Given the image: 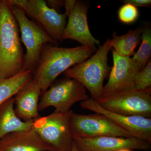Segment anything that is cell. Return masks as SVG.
<instances>
[{
    "label": "cell",
    "mask_w": 151,
    "mask_h": 151,
    "mask_svg": "<svg viewBox=\"0 0 151 151\" xmlns=\"http://www.w3.org/2000/svg\"><path fill=\"white\" fill-rule=\"evenodd\" d=\"M113 65L108 82L103 89L102 99L134 89L136 76L141 70L130 57L119 56L113 50Z\"/></svg>",
    "instance_id": "cell-11"
},
{
    "label": "cell",
    "mask_w": 151,
    "mask_h": 151,
    "mask_svg": "<svg viewBox=\"0 0 151 151\" xmlns=\"http://www.w3.org/2000/svg\"><path fill=\"white\" fill-rule=\"evenodd\" d=\"M118 151H134L133 150H129V149H123Z\"/></svg>",
    "instance_id": "cell-26"
},
{
    "label": "cell",
    "mask_w": 151,
    "mask_h": 151,
    "mask_svg": "<svg viewBox=\"0 0 151 151\" xmlns=\"http://www.w3.org/2000/svg\"><path fill=\"white\" fill-rule=\"evenodd\" d=\"M72 111L67 113L54 112L50 115L33 120L32 128L47 143L55 150L70 147L73 140L69 121Z\"/></svg>",
    "instance_id": "cell-9"
},
{
    "label": "cell",
    "mask_w": 151,
    "mask_h": 151,
    "mask_svg": "<svg viewBox=\"0 0 151 151\" xmlns=\"http://www.w3.org/2000/svg\"><path fill=\"white\" fill-rule=\"evenodd\" d=\"M29 70L21 72L13 77L0 81V105L13 97L25 84L33 78Z\"/></svg>",
    "instance_id": "cell-18"
},
{
    "label": "cell",
    "mask_w": 151,
    "mask_h": 151,
    "mask_svg": "<svg viewBox=\"0 0 151 151\" xmlns=\"http://www.w3.org/2000/svg\"><path fill=\"white\" fill-rule=\"evenodd\" d=\"M98 103L104 109L113 113L151 118V89L120 92L103 98Z\"/></svg>",
    "instance_id": "cell-8"
},
{
    "label": "cell",
    "mask_w": 151,
    "mask_h": 151,
    "mask_svg": "<svg viewBox=\"0 0 151 151\" xmlns=\"http://www.w3.org/2000/svg\"><path fill=\"white\" fill-rule=\"evenodd\" d=\"M69 127L73 139L105 136L133 137L108 117L98 113L84 115L77 114L72 111L69 119Z\"/></svg>",
    "instance_id": "cell-6"
},
{
    "label": "cell",
    "mask_w": 151,
    "mask_h": 151,
    "mask_svg": "<svg viewBox=\"0 0 151 151\" xmlns=\"http://www.w3.org/2000/svg\"><path fill=\"white\" fill-rule=\"evenodd\" d=\"M11 5L12 12L21 33V40L26 48L22 71L29 70L33 74L39 63L44 46L46 45L57 46L58 43L40 25L29 19L23 11Z\"/></svg>",
    "instance_id": "cell-4"
},
{
    "label": "cell",
    "mask_w": 151,
    "mask_h": 151,
    "mask_svg": "<svg viewBox=\"0 0 151 151\" xmlns=\"http://www.w3.org/2000/svg\"><path fill=\"white\" fill-rule=\"evenodd\" d=\"M71 148H72V147H70L65 148L59 149V150H55L52 151H71Z\"/></svg>",
    "instance_id": "cell-24"
},
{
    "label": "cell",
    "mask_w": 151,
    "mask_h": 151,
    "mask_svg": "<svg viewBox=\"0 0 151 151\" xmlns=\"http://www.w3.org/2000/svg\"><path fill=\"white\" fill-rule=\"evenodd\" d=\"M49 87L42 96L39 103V111L53 107L55 108L54 112L67 113L75 103L89 98L86 88L73 78L66 77L53 82Z\"/></svg>",
    "instance_id": "cell-5"
},
{
    "label": "cell",
    "mask_w": 151,
    "mask_h": 151,
    "mask_svg": "<svg viewBox=\"0 0 151 151\" xmlns=\"http://www.w3.org/2000/svg\"><path fill=\"white\" fill-rule=\"evenodd\" d=\"M32 127L28 130L12 132L0 139V151H52Z\"/></svg>",
    "instance_id": "cell-14"
},
{
    "label": "cell",
    "mask_w": 151,
    "mask_h": 151,
    "mask_svg": "<svg viewBox=\"0 0 151 151\" xmlns=\"http://www.w3.org/2000/svg\"><path fill=\"white\" fill-rule=\"evenodd\" d=\"M96 51L82 45L64 48L46 45L42 50L39 63L33 74V78L39 84L42 92H45L60 73L84 62Z\"/></svg>",
    "instance_id": "cell-2"
},
{
    "label": "cell",
    "mask_w": 151,
    "mask_h": 151,
    "mask_svg": "<svg viewBox=\"0 0 151 151\" xmlns=\"http://www.w3.org/2000/svg\"><path fill=\"white\" fill-rule=\"evenodd\" d=\"M151 61L150 59L146 66L136 76L134 83V89L143 91L151 89Z\"/></svg>",
    "instance_id": "cell-20"
},
{
    "label": "cell",
    "mask_w": 151,
    "mask_h": 151,
    "mask_svg": "<svg viewBox=\"0 0 151 151\" xmlns=\"http://www.w3.org/2000/svg\"><path fill=\"white\" fill-rule=\"evenodd\" d=\"M88 10V4L80 1H76L73 4L65 8L68 22L63 32V39L76 41L82 46L97 51L96 46H99L100 42L90 32L87 22Z\"/></svg>",
    "instance_id": "cell-10"
},
{
    "label": "cell",
    "mask_w": 151,
    "mask_h": 151,
    "mask_svg": "<svg viewBox=\"0 0 151 151\" xmlns=\"http://www.w3.org/2000/svg\"><path fill=\"white\" fill-rule=\"evenodd\" d=\"M45 1L49 7L53 9L58 12L62 7L64 6L65 3V1L61 0H47Z\"/></svg>",
    "instance_id": "cell-23"
},
{
    "label": "cell",
    "mask_w": 151,
    "mask_h": 151,
    "mask_svg": "<svg viewBox=\"0 0 151 151\" xmlns=\"http://www.w3.org/2000/svg\"><path fill=\"white\" fill-rule=\"evenodd\" d=\"M142 29L130 30L122 36H118L116 31L112 34L110 40L111 47L119 56L130 57L135 54V50L141 42Z\"/></svg>",
    "instance_id": "cell-17"
},
{
    "label": "cell",
    "mask_w": 151,
    "mask_h": 151,
    "mask_svg": "<svg viewBox=\"0 0 151 151\" xmlns=\"http://www.w3.org/2000/svg\"><path fill=\"white\" fill-rule=\"evenodd\" d=\"M9 0H0V81L22 71L24 54Z\"/></svg>",
    "instance_id": "cell-1"
},
{
    "label": "cell",
    "mask_w": 151,
    "mask_h": 151,
    "mask_svg": "<svg viewBox=\"0 0 151 151\" xmlns=\"http://www.w3.org/2000/svg\"><path fill=\"white\" fill-rule=\"evenodd\" d=\"M122 2L124 4H129L138 7H150L151 5V0H125L122 1Z\"/></svg>",
    "instance_id": "cell-22"
},
{
    "label": "cell",
    "mask_w": 151,
    "mask_h": 151,
    "mask_svg": "<svg viewBox=\"0 0 151 151\" xmlns=\"http://www.w3.org/2000/svg\"><path fill=\"white\" fill-rule=\"evenodd\" d=\"M71 151H79L78 150V149L76 148V146L74 145V143H73L72 145V148H71Z\"/></svg>",
    "instance_id": "cell-25"
},
{
    "label": "cell",
    "mask_w": 151,
    "mask_h": 151,
    "mask_svg": "<svg viewBox=\"0 0 151 151\" xmlns=\"http://www.w3.org/2000/svg\"><path fill=\"white\" fill-rule=\"evenodd\" d=\"M27 16L38 22L56 42H62L63 35L67 24L66 12L60 14L50 9L43 0H9Z\"/></svg>",
    "instance_id": "cell-7"
},
{
    "label": "cell",
    "mask_w": 151,
    "mask_h": 151,
    "mask_svg": "<svg viewBox=\"0 0 151 151\" xmlns=\"http://www.w3.org/2000/svg\"><path fill=\"white\" fill-rule=\"evenodd\" d=\"M73 140L79 151H118L123 149L149 151L151 149V142L133 137L105 136Z\"/></svg>",
    "instance_id": "cell-13"
},
{
    "label": "cell",
    "mask_w": 151,
    "mask_h": 151,
    "mask_svg": "<svg viewBox=\"0 0 151 151\" xmlns=\"http://www.w3.org/2000/svg\"><path fill=\"white\" fill-rule=\"evenodd\" d=\"M151 55V29L149 26L142 29L141 44L132 59L140 69H143L150 60Z\"/></svg>",
    "instance_id": "cell-19"
},
{
    "label": "cell",
    "mask_w": 151,
    "mask_h": 151,
    "mask_svg": "<svg viewBox=\"0 0 151 151\" xmlns=\"http://www.w3.org/2000/svg\"><path fill=\"white\" fill-rule=\"evenodd\" d=\"M139 16L137 8L129 4H125L122 6L118 12L119 20L127 24L134 22Z\"/></svg>",
    "instance_id": "cell-21"
},
{
    "label": "cell",
    "mask_w": 151,
    "mask_h": 151,
    "mask_svg": "<svg viewBox=\"0 0 151 151\" xmlns=\"http://www.w3.org/2000/svg\"><path fill=\"white\" fill-rule=\"evenodd\" d=\"M83 109L103 114L134 137L151 142V119L139 116H126L107 111L93 98L81 102Z\"/></svg>",
    "instance_id": "cell-12"
},
{
    "label": "cell",
    "mask_w": 151,
    "mask_h": 151,
    "mask_svg": "<svg viewBox=\"0 0 151 151\" xmlns=\"http://www.w3.org/2000/svg\"><path fill=\"white\" fill-rule=\"evenodd\" d=\"M110 40L99 45L97 51L88 59L63 72L66 77L80 82L98 103L102 100L104 81L111 69L108 64V52L112 48Z\"/></svg>",
    "instance_id": "cell-3"
},
{
    "label": "cell",
    "mask_w": 151,
    "mask_h": 151,
    "mask_svg": "<svg viewBox=\"0 0 151 151\" xmlns=\"http://www.w3.org/2000/svg\"><path fill=\"white\" fill-rule=\"evenodd\" d=\"M14 105L13 97L0 105V139L12 132L28 130L32 127L33 121L24 122L17 116Z\"/></svg>",
    "instance_id": "cell-16"
},
{
    "label": "cell",
    "mask_w": 151,
    "mask_h": 151,
    "mask_svg": "<svg viewBox=\"0 0 151 151\" xmlns=\"http://www.w3.org/2000/svg\"><path fill=\"white\" fill-rule=\"evenodd\" d=\"M41 92L39 84L33 78L15 95V111L21 120L24 122L33 121L40 117L38 105Z\"/></svg>",
    "instance_id": "cell-15"
}]
</instances>
